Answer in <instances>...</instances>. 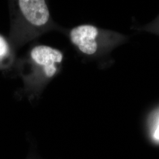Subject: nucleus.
<instances>
[{
    "label": "nucleus",
    "instance_id": "3",
    "mask_svg": "<svg viewBox=\"0 0 159 159\" xmlns=\"http://www.w3.org/2000/svg\"><path fill=\"white\" fill-rule=\"evenodd\" d=\"M18 5L23 16L31 24L42 26L48 22L50 12L43 0H20Z\"/></svg>",
    "mask_w": 159,
    "mask_h": 159
},
{
    "label": "nucleus",
    "instance_id": "2",
    "mask_svg": "<svg viewBox=\"0 0 159 159\" xmlns=\"http://www.w3.org/2000/svg\"><path fill=\"white\" fill-rule=\"evenodd\" d=\"M33 60L38 64L43 66L44 71L48 77H51L57 71L55 63H61L63 54L57 49L46 46L34 47L31 52Z\"/></svg>",
    "mask_w": 159,
    "mask_h": 159
},
{
    "label": "nucleus",
    "instance_id": "4",
    "mask_svg": "<svg viewBox=\"0 0 159 159\" xmlns=\"http://www.w3.org/2000/svg\"><path fill=\"white\" fill-rule=\"evenodd\" d=\"M8 51V46L5 40L0 36V57L6 55Z\"/></svg>",
    "mask_w": 159,
    "mask_h": 159
},
{
    "label": "nucleus",
    "instance_id": "1",
    "mask_svg": "<svg viewBox=\"0 0 159 159\" xmlns=\"http://www.w3.org/2000/svg\"><path fill=\"white\" fill-rule=\"evenodd\" d=\"M98 34L97 27L91 25H82L71 30L70 39L71 42L80 50L87 55L94 54L97 50L96 39Z\"/></svg>",
    "mask_w": 159,
    "mask_h": 159
},
{
    "label": "nucleus",
    "instance_id": "5",
    "mask_svg": "<svg viewBox=\"0 0 159 159\" xmlns=\"http://www.w3.org/2000/svg\"><path fill=\"white\" fill-rule=\"evenodd\" d=\"M153 139L157 142H159V119L158 120V122L157 125L155 128V130L154 131L153 134Z\"/></svg>",
    "mask_w": 159,
    "mask_h": 159
}]
</instances>
